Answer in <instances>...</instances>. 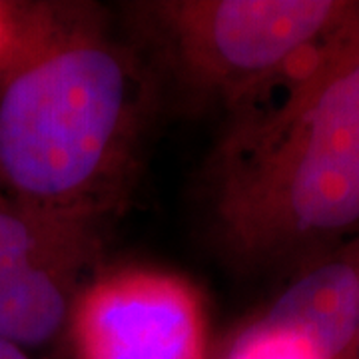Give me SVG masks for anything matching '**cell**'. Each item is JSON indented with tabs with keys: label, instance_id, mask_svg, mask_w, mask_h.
I'll return each instance as SVG.
<instances>
[{
	"label": "cell",
	"instance_id": "obj_1",
	"mask_svg": "<svg viewBox=\"0 0 359 359\" xmlns=\"http://www.w3.org/2000/svg\"><path fill=\"white\" fill-rule=\"evenodd\" d=\"M276 88L228 138L216 214L238 256L302 271L359 228V2Z\"/></svg>",
	"mask_w": 359,
	"mask_h": 359
},
{
	"label": "cell",
	"instance_id": "obj_2",
	"mask_svg": "<svg viewBox=\"0 0 359 359\" xmlns=\"http://www.w3.org/2000/svg\"><path fill=\"white\" fill-rule=\"evenodd\" d=\"M140 80L82 4H8L0 46V184L68 218L100 210L132 148Z\"/></svg>",
	"mask_w": 359,
	"mask_h": 359
},
{
	"label": "cell",
	"instance_id": "obj_3",
	"mask_svg": "<svg viewBox=\"0 0 359 359\" xmlns=\"http://www.w3.org/2000/svg\"><path fill=\"white\" fill-rule=\"evenodd\" d=\"M353 0H180L152 6L186 72L231 100L264 96L353 13Z\"/></svg>",
	"mask_w": 359,
	"mask_h": 359
},
{
	"label": "cell",
	"instance_id": "obj_4",
	"mask_svg": "<svg viewBox=\"0 0 359 359\" xmlns=\"http://www.w3.org/2000/svg\"><path fill=\"white\" fill-rule=\"evenodd\" d=\"M78 359H208L202 292L174 271H104L78 292L68 320Z\"/></svg>",
	"mask_w": 359,
	"mask_h": 359
},
{
	"label": "cell",
	"instance_id": "obj_5",
	"mask_svg": "<svg viewBox=\"0 0 359 359\" xmlns=\"http://www.w3.org/2000/svg\"><path fill=\"white\" fill-rule=\"evenodd\" d=\"M359 238L297 271L264 318L308 337L327 359H351L358 335Z\"/></svg>",
	"mask_w": 359,
	"mask_h": 359
},
{
	"label": "cell",
	"instance_id": "obj_6",
	"mask_svg": "<svg viewBox=\"0 0 359 359\" xmlns=\"http://www.w3.org/2000/svg\"><path fill=\"white\" fill-rule=\"evenodd\" d=\"M86 259H50L0 278V339L28 351L68 325Z\"/></svg>",
	"mask_w": 359,
	"mask_h": 359
},
{
	"label": "cell",
	"instance_id": "obj_7",
	"mask_svg": "<svg viewBox=\"0 0 359 359\" xmlns=\"http://www.w3.org/2000/svg\"><path fill=\"white\" fill-rule=\"evenodd\" d=\"M90 222L20 200L0 202V278L50 259H88Z\"/></svg>",
	"mask_w": 359,
	"mask_h": 359
},
{
	"label": "cell",
	"instance_id": "obj_8",
	"mask_svg": "<svg viewBox=\"0 0 359 359\" xmlns=\"http://www.w3.org/2000/svg\"><path fill=\"white\" fill-rule=\"evenodd\" d=\"M226 359H327L308 337L266 320L244 330Z\"/></svg>",
	"mask_w": 359,
	"mask_h": 359
},
{
	"label": "cell",
	"instance_id": "obj_9",
	"mask_svg": "<svg viewBox=\"0 0 359 359\" xmlns=\"http://www.w3.org/2000/svg\"><path fill=\"white\" fill-rule=\"evenodd\" d=\"M0 359H30L28 351L20 349V347L13 346L4 339H0Z\"/></svg>",
	"mask_w": 359,
	"mask_h": 359
},
{
	"label": "cell",
	"instance_id": "obj_10",
	"mask_svg": "<svg viewBox=\"0 0 359 359\" xmlns=\"http://www.w3.org/2000/svg\"><path fill=\"white\" fill-rule=\"evenodd\" d=\"M6 22H8V4L0 2V46H2L4 34H6Z\"/></svg>",
	"mask_w": 359,
	"mask_h": 359
},
{
	"label": "cell",
	"instance_id": "obj_11",
	"mask_svg": "<svg viewBox=\"0 0 359 359\" xmlns=\"http://www.w3.org/2000/svg\"><path fill=\"white\" fill-rule=\"evenodd\" d=\"M359 359V294H358V335H355V347H353V358Z\"/></svg>",
	"mask_w": 359,
	"mask_h": 359
}]
</instances>
